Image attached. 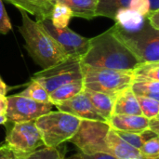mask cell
<instances>
[{"mask_svg": "<svg viewBox=\"0 0 159 159\" xmlns=\"http://www.w3.org/2000/svg\"><path fill=\"white\" fill-rule=\"evenodd\" d=\"M82 64L115 70H132L140 61L117 37L113 27L89 38V47Z\"/></svg>", "mask_w": 159, "mask_h": 159, "instance_id": "6da1fadb", "label": "cell"}, {"mask_svg": "<svg viewBox=\"0 0 159 159\" xmlns=\"http://www.w3.org/2000/svg\"><path fill=\"white\" fill-rule=\"evenodd\" d=\"M19 10L21 15V24L18 30L24 40L25 49L37 65L45 69L69 57L42 22L34 20L28 13Z\"/></svg>", "mask_w": 159, "mask_h": 159, "instance_id": "7a4b0ae2", "label": "cell"}, {"mask_svg": "<svg viewBox=\"0 0 159 159\" xmlns=\"http://www.w3.org/2000/svg\"><path fill=\"white\" fill-rule=\"evenodd\" d=\"M80 121V118L61 111H50L34 120L44 146L50 148L69 141L76 132Z\"/></svg>", "mask_w": 159, "mask_h": 159, "instance_id": "3957f363", "label": "cell"}, {"mask_svg": "<svg viewBox=\"0 0 159 159\" xmlns=\"http://www.w3.org/2000/svg\"><path fill=\"white\" fill-rule=\"evenodd\" d=\"M84 89L116 97L130 87L133 75L130 71L93 67L82 64Z\"/></svg>", "mask_w": 159, "mask_h": 159, "instance_id": "277c9868", "label": "cell"}, {"mask_svg": "<svg viewBox=\"0 0 159 159\" xmlns=\"http://www.w3.org/2000/svg\"><path fill=\"white\" fill-rule=\"evenodd\" d=\"M117 37L133 53L140 62L159 61V31L146 20L144 25L135 32H125L112 26Z\"/></svg>", "mask_w": 159, "mask_h": 159, "instance_id": "5b68a950", "label": "cell"}, {"mask_svg": "<svg viewBox=\"0 0 159 159\" xmlns=\"http://www.w3.org/2000/svg\"><path fill=\"white\" fill-rule=\"evenodd\" d=\"M83 79L81 58L69 56L62 61L42 69L32 76L50 93L59 87Z\"/></svg>", "mask_w": 159, "mask_h": 159, "instance_id": "8992f818", "label": "cell"}, {"mask_svg": "<svg viewBox=\"0 0 159 159\" xmlns=\"http://www.w3.org/2000/svg\"><path fill=\"white\" fill-rule=\"evenodd\" d=\"M110 129L108 122L81 119L76 132L68 142L75 144L81 155L109 154L105 138Z\"/></svg>", "mask_w": 159, "mask_h": 159, "instance_id": "52a82bcc", "label": "cell"}, {"mask_svg": "<svg viewBox=\"0 0 159 159\" xmlns=\"http://www.w3.org/2000/svg\"><path fill=\"white\" fill-rule=\"evenodd\" d=\"M6 144L16 156H26L44 145L34 121L14 123L6 137Z\"/></svg>", "mask_w": 159, "mask_h": 159, "instance_id": "ba28073f", "label": "cell"}, {"mask_svg": "<svg viewBox=\"0 0 159 159\" xmlns=\"http://www.w3.org/2000/svg\"><path fill=\"white\" fill-rule=\"evenodd\" d=\"M7 120L12 123L34 121L52 110V103H43L19 94L7 97Z\"/></svg>", "mask_w": 159, "mask_h": 159, "instance_id": "9c48e42d", "label": "cell"}, {"mask_svg": "<svg viewBox=\"0 0 159 159\" xmlns=\"http://www.w3.org/2000/svg\"><path fill=\"white\" fill-rule=\"evenodd\" d=\"M41 22L53 38L61 46L68 56L79 57L82 59L88 51L89 38L78 34L68 27L62 29L56 28L49 20H45Z\"/></svg>", "mask_w": 159, "mask_h": 159, "instance_id": "30bf717a", "label": "cell"}, {"mask_svg": "<svg viewBox=\"0 0 159 159\" xmlns=\"http://www.w3.org/2000/svg\"><path fill=\"white\" fill-rule=\"evenodd\" d=\"M54 106L58 109V111L70 114L80 119L107 122L96 112L83 90L64 102L54 104Z\"/></svg>", "mask_w": 159, "mask_h": 159, "instance_id": "8fae6325", "label": "cell"}, {"mask_svg": "<svg viewBox=\"0 0 159 159\" xmlns=\"http://www.w3.org/2000/svg\"><path fill=\"white\" fill-rule=\"evenodd\" d=\"M18 9L23 10L26 13L33 15L37 21L41 22L45 20H49L52 8L56 3L55 0H3Z\"/></svg>", "mask_w": 159, "mask_h": 159, "instance_id": "7c38bea8", "label": "cell"}, {"mask_svg": "<svg viewBox=\"0 0 159 159\" xmlns=\"http://www.w3.org/2000/svg\"><path fill=\"white\" fill-rule=\"evenodd\" d=\"M105 143L108 148V153L116 159H143L139 149L123 141L113 129H110L108 131Z\"/></svg>", "mask_w": 159, "mask_h": 159, "instance_id": "4fadbf2b", "label": "cell"}, {"mask_svg": "<svg viewBox=\"0 0 159 159\" xmlns=\"http://www.w3.org/2000/svg\"><path fill=\"white\" fill-rule=\"evenodd\" d=\"M108 124L115 130L141 133L148 129L149 119L143 116L113 115L108 120Z\"/></svg>", "mask_w": 159, "mask_h": 159, "instance_id": "5bb4252c", "label": "cell"}, {"mask_svg": "<svg viewBox=\"0 0 159 159\" xmlns=\"http://www.w3.org/2000/svg\"><path fill=\"white\" fill-rule=\"evenodd\" d=\"M113 115L143 116L137 97L130 87L122 90L115 97Z\"/></svg>", "mask_w": 159, "mask_h": 159, "instance_id": "9a60e30c", "label": "cell"}, {"mask_svg": "<svg viewBox=\"0 0 159 159\" xmlns=\"http://www.w3.org/2000/svg\"><path fill=\"white\" fill-rule=\"evenodd\" d=\"M83 91L93 105L96 112L108 122L110 117L113 116L115 97L87 89H84Z\"/></svg>", "mask_w": 159, "mask_h": 159, "instance_id": "2e32d148", "label": "cell"}, {"mask_svg": "<svg viewBox=\"0 0 159 159\" xmlns=\"http://www.w3.org/2000/svg\"><path fill=\"white\" fill-rule=\"evenodd\" d=\"M115 25L125 32H135L141 29L146 22L145 17L129 9L123 8L115 16Z\"/></svg>", "mask_w": 159, "mask_h": 159, "instance_id": "e0dca14e", "label": "cell"}, {"mask_svg": "<svg viewBox=\"0 0 159 159\" xmlns=\"http://www.w3.org/2000/svg\"><path fill=\"white\" fill-rule=\"evenodd\" d=\"M56 3H61L67 6L73 17L92 20L96 17L98 0H55Z\"/></svg>", "mask_w": 159, "mask_h": 159, "instance_id": "ac0fdd59", "label": "cell"}, {"mask_svg": "<svg viewBox=\"0 0 159 159\" xmlns=\"http://www.w3.org/2000/svg\"><path fill=\"white\" fill-rule=\"evenodd\" d=\"M83 89H84L83 79L62 85L49 93L50 102L54 106V104H56V103L64 102V101L77 95Z\"/></svg>", "mask_w": 159, "mask_h": 159, "instance_id": "d6986e66", "label": "cell"}, {"mask_svg": "<svg viewBox=\"0 0 159 159\" xmlns=\"http://www.w3.org/2000/svg\"><path fill=\"white\" fill-rule=\"evenodd\" d=\"M130 89L135 96L147 97L159 101V81L133 80Z\"/></svg>", "mask_w": 159, "mask_h": 159, "instance_id": "ffe728a7", "label": "cell"}, {"mask_svg": "<svg viewBox=\"0 0 159 159\" xmlns=\"http://www.w3.org/2000/svg\"><path fill=\"white\" fill-rule=\"evenodd\" d=\"M129 2L130 0H98L96 17H107L114 20L118 10L129 8Z\"/></svg>", "mask_w": 159, "mask_h": 159, "instance_id": "44dd1931", "label": "cell"}, {"mask_svg": "<svg viewBox=\"0 0 159 159\" xmlns=\"http://www.w3.org/2000/svg\"><path fill=\"white\" fill-rule=\"evenodd\" d=\"M133 80L159 81L158 62H140L131 70Z\"/></svg>", "mask_w": 159, "mask_h": 159, "instance_id": "7402d4cb", "label": "cell"}, {"mask_svg": "<svg viewBox=\"0 0 159 159\" xmlns=\"http://www.w3.org/2000/svg\"><path fill=\"white\" fill-rule=\"evenodd\" d=\"M72 18L73 13L67 6L61 3H55L51 11L49 20L54 27L62 29L68 27V24Z\"/></svg>", "mask_w": 159, "mask_h": 159, "instance_id": "603a6c76", "label": "cell"}, {"mask_svg": "<svg viewBox=\"0 0 159 159\" xmlns=\"http://www.w3.org/2000/svg\"><path fill=\"white\" fill-rule=\"evenodd\" d=\"M19 95L29 98L31 100L43 102V103H51L49 93L45 89V88L40 85L38 82L34 80H31V83L28 85V87L22 90Z\"/></svg>", "mask_w": 159, "mask_h": 159, "instance_id": "cb8c5ba5", "label": "cell"}, {"mask_svg": "<svg viewBox=\"0 0 159 159\" xmlns=\"http://www.w3.org/2000/svg\"><path fill=\"white\" fill-rule=\"evenodd\" d=\"M64 151L58 147H44L26 156H17V159H64Z\"/></svg>", "mask_w": 159, "mask_h": 159, "instance_id": "d4e9b609", "label": "cell"}, {"mask_svg": "<svg viewBox=\"0 0 159 159\" xmlns=\"http://www.w3.org/2000/svg\"><path fill=\"white\" fill-rule=\"evenodd\" d=\"M142 114L148 119L158 116L159 113V101L147 97L136 96Z\"/></svg>", "mask_w": 159, "mask_h": 159, "instance_id": "484cf974", "label": "cell"}, {"mask_svg": "<svg viewBox=\"0 0 159 159\" xmlns=\"http://www.w3.org/2000/svg\"><path fill=\"white\" fill-rule=\"evenodd\" d=\"M143 157H159V140L158 137H155L146 141L139 149Z\"/></svg>", "mask_w": 159, "mask_h": 159, "instance_id": "4316f807", "label": "cell"}, {"mask_svg": "<svg viewBox=\"0 0 159 159\" xmlns=\"http://www.w3.org/2000/svg\"><path fill=\"white\" fill-rule=\"evenodd\" d=\"M12 30V25L9 17L5 8L3 0H0V34H6Z\"/></svg>", "mask_w": 159, "mask_h": 159, "instance_id": "83f0119b", "label": "cell"}, {"mask_svg": "<svg viewBox=\"0 0 159 159\" xmlns=\"http://www.w3.org/2000/svg\"><path fill=\"white\" fill-rule=\"evenodd\" d=\"M129 8L145 17L150 11L149 0H130Z\"/></svg>", "mask_w": 159, "mask_h": 159, "instance_id": "f1b7e54d", "label": "cell"}, {"mask_svg": "<svg viewBox=\"0 0 159 159\" xmlns=\"http://www.w3.org/2000/svg\"><path fill=\"white\" fill-rule=\"evenodd\" d=\"M145 19L153 28L159 31V9L150 10L148 14L145 16Z\"/></svg>", "mask_w": 159, "mask_h": 159, "instance_id": "f546056e", "label": "cell"}, {"mask_svg": "<svg viewBox=\"0 0 159 159\" xmlns=\"http://www.w3.org/2000/svg\"><path fill=\"white\" fill-rule=\"evenodd\" d=\"M0 159H17V156L7 144H4L0 146Z\"/></svg>", "mask_w": 159, "mask_h": 159, "instance_id": "4dcf8cb0", "label": "cell"}, {"mask_svg": "<svg viewBox=\"0 0 159 159\" xmlns=\"http://www.w3.org/2000/svg\"><path fill=\"white\" fill-rule=\"evenodd\" d=\"M82 159H116L114 156L106 153H97L93 155H81Z\"/></svg>", "mask_w": 159, "mask_h": 159, "instance_id": "1f68e13d", "label": "cell"}, {"mask_svg": "<svg viewBox=\"0 0 159 159\" xmlns=\"http://www.w3.org/2000/svg\"><path fill=\"white\" fill-rule=\"evenodd\" d=\"M148 129L152 131H154L155 133L159 134V120L158 116L157 117H154V118H151L149 119V127Z\"/></svg>", "mask_w": 159, "mask_h": 159, "instance_id": "d6a6232c", "label": "cell"}, {"mask_svg": "<svg viewBox=\"0 0 159 159\" xmlns=\"http://www.w3.org/2000/svg\"><path fill=\"white\" fill-rule=\"evenodd\" d=\"M7 100L6 96H0V116H6Z\"/></svg>", "mask_w": 159, "mask_h": 159, "instance_id": "836d02e7", "label": "cell"}, {"mask_svg": "<svg viewBox=\"0 0 159 159\" xmlns=\"http://www.w3.org/2000/svg\"><path fill=\"white\" fill-rule=\"evenodd\" d=\"M7 90H8V87L0 76V96H6Z\"/></svg>", "mask_w": 159, "mask_h": 159, "instance_id": "e575fe53", "label": "cell"}, {"mask_svg": "<svg viewBox=\"0 0 159 159\" xmlns=\"http://www.w3.org/2000/svg\"><path fill=\"white\" fill-rule=\"evenodd\" d=\"M149 3H150V10L159 9V0H149Z\"/></svg>", "mask_w": 159, "mask_h": 159, "instance_id": "d590c367", "label": "cell"}, {"mask_svg": "<svg viewBox=\"0 0 159 159\" xmlns=\"http://www.w3.org/2000/svg\"><path fill=\"white\" fill-rule=\"evenodd\" d=\"M64 159H82V156H81V154H80V153H78V154H75V155L71 156V157H68V158H64Z\"/></svg>", "mask_w": 159, "mask_h": 159, "instance_id": "8d00e7d4", "label": "cell"}, {"mask_svg": "<svg viewBox=\"0 0 159 159\" xmlns=\"http://www.w3.org/2000/svg\"><path fill=\"white\" fill-rule=\"evenodd\" d=\"M7 122L6 116H0V125H4Z\"/></svg>", "mask_w": 159, "mask_h": 159, "instance_id": "74e56055", "label": "cell"}, {"mask_svg": "<svg viewBox=\"0 0 159 159\" xmlns=\"http://www.w3.org/2000/svg\"><path fill=\"white\" fill-rule=\"evenodd\" d=\"M143 159H159V157H143Z\"/></svg>", "mask_w": 159, "mask_h": 159, "instance_id": "f35d334b", "label": "cell"}]
</instances>
